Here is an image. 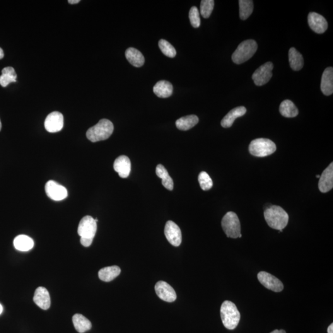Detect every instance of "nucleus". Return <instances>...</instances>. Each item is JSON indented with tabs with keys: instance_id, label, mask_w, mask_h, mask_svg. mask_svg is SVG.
Instances as JSON below:
<instances>
[{
	"instance_id": "obj_1",
	"label": "nucleus",
	"mask_w": 333,
	"mask_h": 333,
	"mask_svg": "<svg viewBox=\"0 0 333 333\" xmlns=\"http://www.w3.org/2000/svg\"><path fill=\"white\" fill-rule=\"evenodd\" d=\"M264 217L270 227L275 230H283L288 225V214L281 207L271 206L268 207L265 210Z\"/></svg>"
},
{
	"instance_id": "obj_2",
	"label": "nucleus",
	"mask_w": 333,
	"mask_h": 333,
	"mask_svg": "<svg viewBox=\"0 0 333 333\" xmlns=\"http://www.w3.org/2000/svg\"><path fill=\"white\" fill-rule=\"evenodd\" d=\"M114 131V125L108 119H101L97 124L94 125L86 132V137L93 143L106 140L111 136Z\"/></svg>"
},
{
	"instance_id": "obj_3",
	"label": "nucleus",
	"mask_w": 333,
	"mask_h": 333,
	"mask_svg": "<svg viewBox=\"0 0 333 333\" xmlns=\"http://www.w3.org/2000/svg\"><path fill=\"white\" fill-rule=\"evenodd\" d=\"M96 231L97 224L92 217L86 216L80 222L78 234L81 236V243L85 247H89L93 243Z\"/></svg>"
},
{
	"instance_id": "obj_4",
	"label": "nucleus",
	"mask_w": 333,
	"mask_h": 333,
	"mask_svg": "<svg viewBox=\"0 0 333 333\" xmlns=\"http://www.w3.org/2000/svg\"><path fill=\"white\" fill-rule=\"evenodd\" d=\"M222 323L228 330L235 329L240 322L241 315L235 304L229 301H224L221 308Z\"/></svg>"
},
{
	"instance_id": "obj_5",
	"label": "nucleus",
	"mask_w": 333,
	"mask_h": 333,
	"mask_svg": "<svg viewBox=\"0 0 333 333\" xmlns=\"http://www.w3.org/2000/svg\"><path fill=\"white\" fill-rule=\"evenodd\" d=\"M257 44L254 40L244 41L239 45L232 55L233 61L235 64H241L248 61L257 52Z\"/></svg>"
},
{
	"instance_id": "obj_6",
	"label": "nucleus",
	"mask_w": 333,
	"mask_h": 333,
	"mask_svg": "<svg viewBox=\"0 0 333 333\" xmlns=\"http://www.w3.org/2000/svg\"><path fill=\"white\" fill-rule=\"evenodd\" d=\"M277 150L276 144L267 139H258L250 142L249 151L252 156L264 158L274 153Z\"/></svg>"
},
{
	"instance_id": "obj_7",
	"label": "nucleus",
	"mask_w": 333,
	"mask_h": 333,
	"mask_svg": "<svg viewBox=\"0 0 333 333\" xmlns=\"http://www.w3.org/2000/svg\"><path fill=\"white\" fill-rule=\"evenodd\" d=\"M222 226L228 238L242 237L240 220L235 212H228L224 216L222 220Z\"/></svg>"
},
{
	"instance_id": "obj_8",
	"label": "nucleus",
	"mask_w": 333,
	"mask_h": 333,
	"mask_svg": "<svg viewBox=\"0 0 333 333\" xmlns=\"http://www.w3.org/2000/svg\"><path fill=\"white\" fill-rule=\"evenodd\" d=\"M274 64L267 62L258 68L252 74V78L257 86L264 85L270 81L272 77Z\"/></svg>"
},
{
	"instance_id": "obj_9",
	"label": "nucleus",
	"mask_w": 333,
	"mask_h": 333,
	"mask_svg": "<svg viewBox=\"0 0 333 333\" xmlns=\"http://www.w3.org/2000/svg\"><path fill=\"white\" fill-rule=\"evenodd\" d=\"M45 192L51 199L59 201L67 197V190L66 188L53 180H50L46 183Z\"/></svg>"
},
{
	"instance_id": "obj_10",
	"label": "nucleus",
	"mask_w": 333,
	"mask_h": 333,
	"mask_svg": "<svg viewBox=\"0 0 333 333\" xmlns=\"http://www.w3.org/2000/svg\"><path fill=\"white\" fill-rule=\"evenodd\" d=\"M257 278L260 283L270 290L277 293L283 290L284 286L282 282L269 273L260 272L258 274Z\"/></svg>"
},
{
	"instance_id": "obj_11",
	"label": "nucleus",
	"mask_w": 333,
	"mask_h": 333,
	"mask_svg": "<svg viewBox=\"0 0 333 333\" xmlns=\"http://www.w3.org/2000/svg\"><path fill=\"white\" fill-rule=\"evenodd\" d=\"M166 240L171 245L178 247L181 245L182 241V231L179 226L173 221H168L166 224L164 229Z\"/></svg>"
},
{
	"instance_id": "obj_12",
	"label": "nucleus",
	"mask_w": 333,
	"mask_h": 333,
	"mask_svg": "<svg viewBox=\"0 0 333 333\" xmlns=\"http://www.w3.org/2000/svg\"><path fill=\"white\" fill-rule=\"evenodd\" d=\"M155 291L159 298L167 303H173L177 299V294L174 289L165 281H158L156 284Z\"/></svg>"
},
{
	"instance_id": "obj_13",
	"label": "nucleus",
	"mask_w": 333,
	"mask_h": 333,
	"mask_svg": "<svg viewBox=\"0 0 333 333\" xmlns=\"http://www.w3.org/2000/svg\"><path fill=\"white\" fill-rule=\"evenodd\" d=\"M64 126V117L61 112L55 111L48 115L45 121V129L50 133L61 131Z\"/></svg>"
},
{
	"instance_id": "obj_14",
	"label": "nucleus",
	"mask_w": 333,
	"mask_h": 333,
	"mask_svg": "<svg viewBox=\"0 0 333 333\" xmlns=\"http://www.w3.org/2000/svg\"><path fill=\"white\" fill-rule=\"evenodd\" d=\"M308 23L311 29L319 34L325 32L328 28V23L324 17L313 12L308 14Z\"/></svg>"
},
{
	"instance_id": "obj_15",
	"label": "nucleus",
	"mask_w": 333,
	"mask_h": 333,
	"mask_svg": "<svg viewBox=\"0 0 333 333\" xmlns=\"http://www.w3.org/2000/svg\"><path fill=\"white\" fill-rule=\"evenodd\" d=\"M333 187V163H331L323 171L320 177L318 188L321 192L325 193L330 192Z\"/></svg>"
},
{
	"instance_id": "obj_16",
	"label": "nucleus",
	"mask_w": 333,
	"mask_h": 333,
	"mask_svg": "<svg viewBox=\"0 0 333 333\" xmlns=\"http://www.w3.org/2000/svg\"><path fill=\"white\" fill-rule=\"evenodd\" d=\"M115 172L119 173L120 177L125 178L129 177L131 172V162L126 156H120L115 159L114 163Z\"/></svg>"
},
{
	"instance_id": "obj_17",
	"label": "nucleus",
	"mask_w": 333,
	"mask_h": 333,
	"mask_svg": "<svg viewBox=\"0 0 333 333\" xmlns=\"http://www.w3.org/2000/svg\"><path fill=\"white\" fill-rule=\"evenodd\" d=\"M33 301L36 305L43 310H48L51 305L50 294L47 289L39 287L35 292Z\"/></svg>"
},
{
	"instance_id": "obj_18",
	"label": "nucleus",
	"mask_w": 333,
	"mask_h": 333,
	"mask_svg": "<svg viewBox=\"0 0 333 333\" xmlns=\"http://www.w3.org/2000/svg\"><path fill=\"white\" fill-rule=\"evenodd\" d=\"M321 90L326 96L332 95L333 93V69L328 67L323 72L321 81Z\"/></svg>"
},
{
	"instance_id": "obj_19",
	"label": "nucleus",
	"mask_w": 333,
	"mask_h": 333,
	"mask_svg": "<svg viewBox=\"0 0 333 333\" xmlns=\"http://www.w3.org/2000/svg\"><path fill=\"white\" fill-rule=\"evenodd\" d=\"M246 109L244 106H240L231 110L222 120L221 125L223 128H230L232 126L235 120L238 117H242L246 114Z\"/></svg>"
},
{
	"instance_id": "obj_20",
	"label": "nucleus",
	"mask_w": 333,
	"mask_h": 333,
	"mask_svg": "<svg viewBox=\"0 0 333 333\" xmlns=\"http://www.w3.org/2000/svg\"><path fill=\"white\" fill-rule=\"evenodd\" d=\"M153 91L159 98H168L172 95L173 86L169 82L161 81L154 86Z\"/></svg>"
},
{
	"instance_id": "obj_21",
	"label": "nucleus",
	"mask_w": 333,
	"mask_h": 333,
	"mask_svg": "<svg viewBox=\"0 0 333 333\" xmlns=\"http://www.w3.org/2000/svg\"><path fill=\"white\" fill-rule=\"evenodd\" d=\"M125 57L130 64L136 67H140L144 64V57L139 50L134 48H129L125 52Z\"/></svg>"
},
{
	"instance_id": "obj_22",
	"label": "nucleus",
	"mask_w": 333,
	"mask_h": 333,
	"mask_svg": "<svg viewBox=\"0 0 333 333\" xmlns=\"http://www.w3.org/2000/svg\"><path fill=\"white\" fill-rule=\"evenodd\" d=\"M14 246L17 250L26 252L32 250L34 246V243L29 236L21 235L14 239Z\"/></svg>"
},
{
	"instance_id": "obj_23",
	"label": "nucleus",
	"mask_w": 333,
	"mask_h": 333,
	"mask_svg": "<svg viewBox=\"0 0 333 333\" xmlns=\"http://www.w3.org/2000/svg\"><path fill=\"white\" fill-rule=\"evenodd\" d=\"M120 272H121V270H120V268L116 265L106 267L99 271L98 277L101 280L110 282L119 276Z\"/></svg>"
},
{
	"instance_id": "obj_24",
	"label": "nucleus",
	"mask_w": 333,
	"mask_h": 333,
	"mask_svg": "<svg viewBox=\"0 0 333 333\" xmlns=\"http://www.w3.org/2000/svg\"><path fill=\"white\" fill-rule=\"evenodd\" d=\"M199 122V118L195 115H190L180 118L175 122L177 129L183 131L192 129Z\"/></svg>"
},
{
	"instance_id": "obj_25",
	"label": "nucleus",
	"mask_w": 333,
	"mask_h": 333,
	"mask_svg": "<svg viewBox=\"0 0 333 333\" xmlns=\"http://www.w3.org/2000/svg\"><path fill=\"white\" fill-rule=\"evenodd\" d=\"M289 61L294 71H298L303 69L304 63L303 56L294 48H290L289 51Z\"/></svg>"
},
{
	"instance_id": "obj_26",
	"label": "nucleus",
	"mask_w": 333,
	"mask_h": 333,
	"mask_svg": "<svg viewBox=\"0 0 333 333\" xmlns=\"http://www.w3.org/2000/svg\"><path fill=\"white\" fill-rule=\"evenodd\" d=\"M72 322L75 328L80 333L87 332L92 327L90 321L81 314L74 315L72 317Z\"/></svg>"
},
{
	"instance_id": "obj_27",
	"label": "nucleus",
	"mask_w": 333,
	"mask_h": 333,
	"mask_svg": "<svg viewBox=\"0 0 333 333\" xmlns=\"http://www.w3.org/2000/svg\"><path fill=\"white\" fill-rule=\"evenodd\" d=\"M279 112L284 117H295L299 114L298 109L290 100H284L279 106Z\"/></svg>"
},
{
	"instance_id": "obj_28",
	"label": "nucleus",
	"mask_w": 333,
	"mask_h": 333,
	"mask_svg": "<svg viewBox=\"0 0 333 333\" xmlns=\"http://www.w3.org/2000/svg\"><path fill=\"white\" fill-rule=\"evenodd\" d=\"M156 173L158 177L161 178L162 183L164 187L170 191L173 189V182L172 178L170 177L169 174L164 167V166L159 164L156 166Z\"/></svg>"
},
{
	"instance_id": "obj_29",
	"label": "nucleus",
	"mask_w": 333,
	"mask_h": 333,
	"mask_svg": "<svg viewBox=\"0 0 333 333\" xmlns=\"http://www.w3.org/2000/svg\"><path fill=\"white\" fill-rule=\"evenodd\" d=\"M1 72L2 75L0 76V85L3 87H6L11 82H16L17 74L13 67H4Z\"/></svg>"
},
{
	"instance_id": "obj_30",
	"label": "nucleus",
	"mask_w": 333,
	"mask_h": 333,
	"mask_svg": "<svg viewBox=\"0 0 333 333\" xmlns=\"http://www.w3.org/2000/svg\"><path fill=\"white\" fill-rule=\"evenodd\" d=\"M240 16L242 20H246L251 15L254 9L253 1L250 0H240Z\"/></svg>"
},
{
	"instance_id": "obj_31",
	"label": "nucleus",
	"mask_w": 333,
	"mask_h": 333,
	"mask_svg": "<svg viewBox=\"0 0 333 333\" xmlns=\"http://www.w3.org/2000/svg\"><path fill=\"white\" fill-rule=\"evenodd\" d=\"M159 47L166 56L173 58L177 55L175 48L166 40L161 39L159 40Z\"/></svg>"
},
{
	"instance_id": "obj_32",
	"label": "nucleus",
	"mask_w": 333,
	"mask_h": 333,
	"mask_svg": "<svg viewBox=\"0 0 333 333\" xmlns=\"http://www.w3.org/2000/svg\"><path fill=\"white\" fill-rule=\"evenodd\" d=\"M214 7V0H202L200 6V10L202 17L205 19L209 18L213 11Z\"/></svg>"
},
{
	"instance_id": "obj_33",
	"label": "nucleus",
	"mask_w": 333,
	"mask_h": 333,
	"mask_svg": "<svg viewBox=\"0 0 333 333\" xmlns=\"http://www.w3.org/2000/svg\"><path fill=\"white\" fill-rule=\"evenodd\" d=\"M198 181L201 189L204 191H207L211 189L213 186V182L211 178L210 177L208 173L206 172H201L198 176Z\"/></svg>"
},
{
	"instance_id": "obj_34",
	"label": "nucleus",
	"mask_w": 333,
	"mask_h": 333,
	"mask_svg": "<svg viewBox=\"0 0 333 333\" xmlns=\"http://www.w3.org/2000/svg\"><path fill=\"white\" fill-rule=\"evenodd\" d=\"M189 18L191 24L194 28H198L201 25V19H200L199 12L196 6H193L190 9Z\"/></svg>"
},
{
	"instance_id": "obj_35",
	"label": "nucleus",
	"mask_w": 333,
	"mask_h": 333,
	"mask_svg": "<svg viewBox=\"0 0 333 333\" xmlns=\"http://www.w3.org/2000/svg\"><path fill=\"white\" fill-rule=\"evenodd\" d=\"M328 333H333V324L332 323L328 328Z\"/></svg>"
},
{
	"instance_id": "obj_36",
	"label": "nucleus",
	"mask_w": 333,
	"mask_h": 333,
	"mask_svg": "<svg viewBox=\"0 0 333 333\" xmlns=\"http://www.w3.org/2000/svg\"><path fill=\"white\" fill-rule=\"evenodd\" d=\"M81 1L80 0H69L68 3L70 4H74L79 3Z\"/></svg>"
},
{
	"instance_id": "obj_37",
	"label": "nucleus",
	"mask_w": 333,
	"mask_h": 333,
	"mask_svg": "<svg viewBox=\"0 0 333 333\" xmlns=\"http://www.w3.org/2000/svg\"><path fill=\"white\" fill-rule=\"evenodd\" d=\"M286 333L285 331L283 330H275L274 331V332H272V333Z\"/></svg>"
},
{
	"instance_id": "obj_38",
	"label": "nucleus",
	"mask_w": 333,
	"mask_h": 333,
	"mask_svg": "<svg viewBox=\"0 0 333 333\" xmlns=\"http://www.w3.org/2000/svg\"><path fill=\"white\" fill-rule=\"evenodd\" d=\"M4 57V52L2 48H0V59H3Z\"/></svg>"
},
{
	"instance_id": "obj_39",
	"label": "nucleus",
	"mask_w": 333,
	"mask_h": 333,
	"mask_svg": "<svg viewBox=\"0 0 333 333\" xmlns=\"http://www.w3.org/2000/svg\"><path fill=\"white\" fill-rule=\"evenodd\" d=\"M3 306H2L1 304H0V315L1 314L2 312H3Z\"/></svg>"
},
{
	"instance_id": "obj_40",
	"label": "nucleus",
	"mask_w": 333,
	"mask_h": 333,
	"mask_svg": "<svg viewBox=\"0 0 333 333\" xmlns=\"http://www.w3.org/2000/svg\"><path fill=\"white\" fill-rule=\"evenodd\" d=\"M1 127H2V125H1V120H0V131H1Z\"/></svg>"
},
{
	"instance_id": "obj_41",
	"label": "nucleus",
	"mask_w": 333,
	"mask_h": 333,
	"mask_svg": "<svg viewBox=\"0 0 333 333\" xmlns=\"http://www.w3.org/2000/svg\"><path fill=\"white\" fill-rule=\"evenodd\" d=\"M316 177H317V178H320V176L319 175H317V176H316Z\"/></svg>"
}]
</instances>
